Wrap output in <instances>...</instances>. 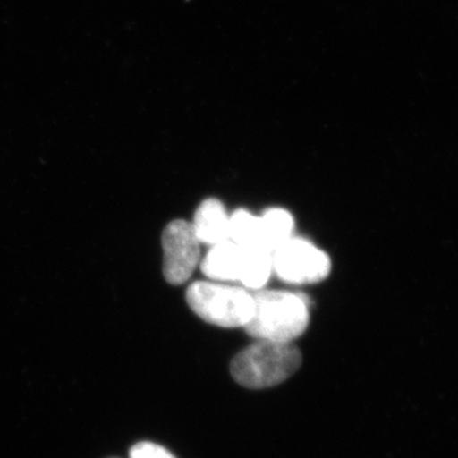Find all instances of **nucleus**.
<instances>
[{"mask_svg": "<svg viewBox=\"0 0 458 458\" xmlns=\"http://www.w3.org/2000/svg\"><path fill=\"white\" fill-rule=\"evenodd\" d=\"M262 249L273 254L293 237L294 219L282 208H271L261 216Z\"/></svg>", "mask_w": 458, "mask_h": 458, "instance_id": "6e6552de", "label": "nucleus"}, {"mask_svg": "<svg viewBox=\"0 0 458 458\" xmlns=\"http://www.w3.org/2000/svg\"><path fill=\"white\" fill-rule=\"evenodd\" d=\"M310 324V310L302 295L284 291H258L254 312L245 328L256 340L292 343Z\"/></svg>", "mask_w": 458, "mask_h": 458, "instance_id": "f257e3e1", "label": "nucleus"}, {"mask_svg": "<svg viewBox=\"0 0 458 458\" xmlns=\"http://www.w3.org/2000/svg\"><path fill=\"white\" fill-rule=\"evenodd\" d=\"M162 246L165 280L174 285L188 282L200 259V242L191 223L182 219L171 222L162 234Z\"/></svg>", "mask_w": 458, "mask_h": 458, "instance_id": "39448f33", "label": "nucleus"}, {"mask_svg": "<svg viewBox=\"0 0 458 458\" xmlns=\"http://www.w3.org/2000/svg\"><path fill=\"white\" fill-rule=\"evenodd\" d=\"M131 458H176L162 445L152 442H141L131 451Z\"/></svg>", "mask_w": 458, "mask_h": 458, "instance_id": "9b49d317", "label": "nucleus"}, {"mask_svg": "<svg viewBox=\"0 0 458 458\" xmlns=\"http://www.w3.org/2000/svg\"><path fill=\"white\" fill-rule=\"evenodd\" d=\"M271 256L276 276L291 284H315L331 271L327 254L303 238H289Z\"/></svg>", "mask_w": 458, "mask_h": 458, "instance_id": "20e7f679", "label": "nucleus"}, {"mask_svg": "<svg viewBox=\"0 0 458 458\" xmlns=\"http://www.w3.org/2000/svg\"><path fill=\"white\" fill-rule=\"evenodd\" d=\"M229 240L240 246L262 249L261 216H255L245 209L232 214L229 216Z\"/></svg>", "mask_w": 458, "mask_h": 458, "instance_id": "9d476101", "label": "nucleus"}, {"mask_svg": "<svg viewBox=\"0 0 458 458\" xmlns=\"http://www.w3.org/2000/svg\"><path fill=\"white\" fill-rule=\"evenodd\" d=\"M243 250L245 255L240 283L247 289L260 291L273 273V256L270 252L256 247L243 246Z\"/></svg>", "mask_w": 458, "mask_h": 458, "instance_id": "1a4fd4ad", "label": "nucleus"}, {"mask_svg": "<svg viewBox=\"0 0 458 458\" xmlns=\"http://www.w3.org/2000/svg\"><path fill=\"white\" fill-rule=\"evenodd\" d=\"M243 255V246L237 245L231 240L218 243L208 251L201 262V271L208 278L218 282H240Z\"/></svg>", "mask_w": 458, "mask_h": 458, "instance_id": "423d86ee", "label": "nucleus"}, {"mask_svg": "<svg viewBox=\"0 0 458 458\" xmlns=\"http://www.w3.org/2000/svg\"><path fill=\"white\" fill-rule=\"evenodd\" d=\"M186 301L199 318L219 327H245L254 312V295L247 289L214 282L190 285Z\"/></svg>", "mask_w": 458, "mask_h": 458, "instance_id": "7ed1b4c3", "label": "nucleus"}, {"mask_svg": "<svg viewBox=\"0 0 458 458\" xmlns=\"http://www.w3.org/2000/svg\"><path fill=\"white\" fill-rule=\"evenodd\" d=\"M191 225L200 243L214 246L229 240V216L218 199H207L199 205Z\"/></svg>", "mask_w": 458, "mask_h": 458, "instance_id": "0eeeda50", "label": "nucleus"}, {"mask_svg": "<svg viewBox=\"0 0 458 458\" xmlns=\"http://www.w3.org/2000/svg\"><path fill=\"white\" fill-rule=\"evenodd\" d=\"M301 364L302 354L293 344L258 340L233 358L231 375L243 387L261 390L282 384Z\"/></svg>", "mask_w": 458, "mask_h": 458, "instance_id": "f03ea898", "label": "nucleus"}]
</instances>
